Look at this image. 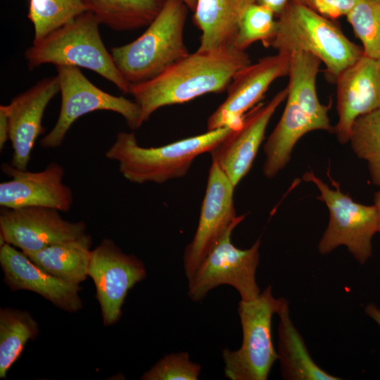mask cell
I'll return each instance as SVG.
<instances>
[{"mask_svg": "<svg viewBox=\"0 0 380 380\" xmlns=\"http://www.w3.org/2000/svg\"><path fill=\"white\" fill-rule=\"evenodd\" d=\"M251 63L246 51L234 46L189 53L156 77L129 85L142 123L160 108L190 101L227 89L234 76Z\"/></svg>", "mask_w": 380, "mask_h": 380, "instance_id": "obj_1", "label": "cell"}, {"mask_svg": "<svg viewBox=\"0 0 380 380\" xmlns=\"http://www.w3.org/2000/svg\"><path fill=\"white\" fill-rule=\"evenodd\" d=\"M234 129L224 127L158 147H142L134 133L120 132L106 157L119 164V170L128 181L163 184L185 176L194 159L210 153Z\"/></svg>", "mask_w": 380, "mask_h": 380, "instance_id": "obj_2", "label": "cell"}, {"mask_svg": "<svg viewBox=\"0 0 380 380\" xmlns=\"http://www.w3.org/2000/svg\"><path fill=\"white\" fill-rule=\"evenodd\" d=\"M188 9L182 0H166L141 35L110 49L117 68L129 85L156 77L190 53L184 39Z\"/></svg>", "mask_w": 380, "mask_h": 380, "instance_id": "obj_3", "label": "cell"}, {"mask_svg": "<svg viewBox=\"0 0 380 380\" xmlns=\"http://www.w3.org/2000/svg\"><path fill=\"white\" fill-rule=\"evenodd\" d=\"M274 37L268 43L278 53L303 52L317 57L333 78L362 54L332 21L295 0L277 15Z\"/></svg>", "mask_w": 380, "mask_h": 380, "instance_id": "obj_4", "label": "cell"}, {"mask_svg": "<svg viewBox=\"0 0 380 380\" xmlns=\"http://www.w3.org/2000/svg\"><path fill=\"white\" fill-rule=\"evenodd\" d=\"M100 25L96 16L87 11L32 43L25 52L29 68L46 63L84 68L112 82L123 93L129 94V84L102 41Z\"/></svg>", "mask_w": 380, "mask_h": 380, "instance_id": "obj_5", "label": "cell"}, {"mask_svg": "<svg viewBox=\"0 0 380 380\" xmlns=\"http://www.w3.org/2000/svg\"><path fill=\"white\" fill-rule=\"evenodd\" d=\"M284 298H275L271 286L250 301L240 300L238 314L243 339L236 350L222 349L224 374L230 380H266L278 356L272 336V321Z\"/></svg>", "mask_w": 380, "mask_h": 380, "instance_id": "obj_6", "label": "cell"}, {"mask_svg": "<svg viewBox=\"0 0 380 380\" xmlns=\"http://www.w3.org/2000/svg\"><path fill=\"white\" fill-rule=\"evenodd\" d=\"M303 178L317 186L319 191L317 198L326 204L329 212L328 226L317 246L319 253L327 255L344 246L360 264L364 265L372 255V240L379 229L374 205L355 202L343 193L339 184L333 179L334 189L312 172L305 173Z\"/></svg>", "mask_w": 380, "mask_h": 380, "instance_id": "obj_7", "label": "cell"}, {"mask_svg": "<svg viewBox=\"0 0 380 380\" xmlns=\"http://www.w3.org/2000/svg\"><path fill=\"white\" fill-rule=\"evenodd\" d=\"M245 217L238 216L188 280V296L191 300H202L210 290L222 284L236 289L244 301L252 300L260 293L255 277L260 239L247 249H240L232 242V232Z\"/></svg>", "mask_w": 380, "mask_h": 380, "instance_id": "obj_8", "label": "cell"}, {"mask_svg": "<svg viewBox=\"0 0 380 380\" xmlns=\"http://www.w3.org/2000/svg\"><path fill=\"white\" fill-rule=\"evenodd\" d=\"M61 94V106L58 120L40 141L44 148L61 145L72 125L79 118L96 110H110L122 115L132 129L143 124L141 110L135 101L110 94L93 84L74 66H56Z\"/></svg>", "mask_w": 380, "mask_h": 380, "instance_id": "obj_9", "label": "cell"}, {"mask_svg": "<svg viewBox=\"0 0 380 380\" xmlns=\"http://www.w3.org/2000/svg\"><path fill=\"white\" fill-rule=\"evenodd\" d=\"M87 276L95 284L103 324L108 327L120 319L128 291L146 278V270L135 255L105 239L91 251Z\"/></svg>", "mask_w": 380, "mask_h": 380, "instance_id": "obj_10", "label": "cell"}, {"mask_svg": "<svg viewBox=\"0 0 380 380\" xmlns=\"http://www.w3.org/2000/svg\"><path fill=\"white\" fill-rule=\"evenodd\" d=\"M234 185L224 172L212 162L198 226L191 241L184 251V269L188 280L237 219L234 202Z\"/></svg>", "mask_w": 380, "mask_h": 380, "instance_id": "obj_11", "label": "cell"}, {"mask_svg": "<svg viewBox=\"0 0 380 380\" xmlns=\"http://www.w3.org/2000/svg\"><path fill=\"white\" fill-rule=\"evenodd\" d=\"M290 55L277 53L245 66L234 76L225 100L210 115L207 131L224 127H241L245 115L262 99L278 78L287 76Z\"/></svg>", "mask_w": 380, "mask_h": 380, "instance_id": "obj_12", "label": "cell"}, {"mask_svg": "<svg viewBox=\"0 0 380 380\" xmlns=\"http://www.w3.org/2000/svg\"><path fill=\"white\" fill-rule=\"evenodd\" d=\"M59 213L46 207L2 208L1 245L7 243L23 253H33L86 234L84 222L67 221Z\"/></svg>", "mask_w": 380, "mask_h": 380, "instance_id": "obj_13", "label": "cell"}, {"mask_svg": "<svg viewBox=\"0 0 380 380\" xmlns=\"http://www.w3.org/2000/svg\"><path fill=\"white\" fill-rule=\"evenodd\" d=\"M286 96V87L268 102L255 106L245 115L241 127L210 152L212 162L220 167L235 187L251 168L267 125Z\"/></svg>", "mask_w": 380, "mask_h": 380, "instance_id": "obj_14", "label": "cell"}, {"mask_svg": "<svg viewBox=\"0 0 380 380\" xmlns=\"http://www.w3.org/2000/svg\"><path fill=\"white\" fill-rule=\"evenodd\" d=\"M11 179L0 184V205L6 208L46 207L67 212L72 206V190L63 184V167L49 163L43 170L30 172L3 164Z\"/></svg>", "mask_w": 380, "mask_h": 380, "instance_id": "obj_15", "label": "cell"}, {"mask_svg": "<svg viewBox=\"0 0 380 380\" xmlns=\"http://www.w3.org/2000/svg\"><path fill=\"white\" fill-rule=\"evenodd\" d=\"M336 82L338 120L334 133L344 144L349 141L355 120L380 108V59L363 53L336 77Z\"/></svg>", "mask_w": 380, "mask_h": 380, "instance_id": "obj_16", "label": "cell"}, {"mask_svg": "<svg viewBox=\"0 0 380 380\" xmlns=\"http://www.w3.org/2000/svg\"><path fill=\"white\" fill-rule=\"evenodd\" d=\"M60 91L57 76L44 78L8 104L11 165L25 170L37 139L44 132L42 118L46 106Z\"/></svg>", "mask_w": 380, "mask_h": 380, "instance_id": "obj_17", "label": "cell"}, {"mask_svg": "<svg viewBox=\"0 0 380 380\" xmlns=\"http://www.w3.org/2000/svg\"><path fill=\"white\" fill-rule=\"evenodd\" d=\"M0 265L4 281L12 291L34 292L69 312H75L82 308L79 285L49 274L12 245L7 243L1 245Z\"/></svg>", "mask_w": 380, "mask_h": 380, "instance_id": "obj_18", "label": "cell"}, {"mask_svg": "<svg viewBox=\"0 0 380 380\" xmlns=\"http://www.w3.org/2000/svg\"><path fill=\"white\" fill-rule=\"evenodd\" d=\"M282 115L264 145L265 160L262 172L267 179L275 177L291 159L293 147L307 133L324 130L308 109L289 96Z\"/></svg>", "mask_w": 380, "mask_h": 380, "instance_id": "obj_19", "label": "cell"}, {"mask_svg": "<svg viewBox=\"0 0 380 380\" xmlns=\"http://www.w3.org/2000/svg\"><path fill=\"white\" fill-rule=\"evenodd\" d=\"M256 0H197L193 20L201 31L197 50L214 51L234 46L240 20Z\"/></svg>", "mask_w": 380, "mask_h": 380, "instance_id": "obj_20", "label": "cell"}, {"mask_svg": "<svg viewBox=\"0 0 380 380\" xmlns=\"http://www.w3.org/2000/svg\"><path fill=\"white\" fill-rule=\"evenodd\" d=\"M277 315V356L282 379L286 380H339L321 368L312 358L304 339L290 317L289 304L284 298Z\"/></svg>", "mask_w": 380, "mask_h": 380, "instance_id": "obj_21", "label": "cell"}, {"mask_svg": "<svg viewBox=\"0 0 380 380\" xmlns=\"http://www.w3.org/2000/svg\"><path fill=\"white\" fill-rule=\"evenodd\" d=\"M91 237L55 243L33 253H24L34 263L49 274L77 284L86 279L91 258Z\"/></svg>", "mask_w": 380, "mask_h": 380, "instance_id": "obj_22", "label": "cell"}, {"mask_svg": "<svg viewBox=\"0 0 380 380\" xmlns=\"http://www.w3.org/2000/svg\"><path fill=\"white\" fill-rule=\"evenodd\" d=\"M88 11L100 24L115 31L147 27L162 10L166 0H84Z\"/></svg>", "mask_w": 380, "mask_h": 380, "instance_id": "obj_23", "label": "cell"}, {"mask_svg": "<svg viewBox=\"0 0 380 380\" xmlns=\"http://www.w3.org/2000/svg\"><path fill=\"white\" fill-rule=\"evenodd\" d=\"M39 334V325L25 310L1 308L0 310V378L20 356L25 346Z\"/></svg>", "mask_w": 380, "mask_h": 380, "instance_id": "obj_24", "label": "cell"}, {"mask_svg": "<svg viewBox=\"0 0 380 380\" xmlns=\"http://www.w3.org/2000/svg\"><path fill=\"white\" fill-rule=\"evenodd\" d=\"M87 11L84 0H29L28 18L34 30L33 43Z\"/></svg>", "mask_w": 380, "mask_h": 380, "instance_id": "obj_25", "label": "cell"}, {"mask_svg": "<svg viewBox=\"0 0 380 380\" xmlns=\"http://www.w3.org/2000/svg\"><path fill=\"white\" fill-rule=\"evenodd\" d=\"M349 141L356 156L367 161L372 182L380 186V108L355 120Z\"/></svg>", "mask_w": 380, "mask_h": 380, "instance_id": "obj_26", "label": "cell"}, {"mask_svg": "<svg viewBox=\"0 0 380 380\" xmlns=\"http://www.w3.org/2000/svg\"><path fill=\"white\" fill-rule=\"evenodd\" d=\"M346 18L363 53L380 59V0H357Z\"/></svg>", "mask_w": 380, "mask_h": 380, "instance_id": "obj_27", "label": "cell"}, {"mask_svg": "<svg viewBox=\"0 0 380 380\" xmlns=\"http://www.w3.org/2000/svg\"><path fill=\"white\" fill-rule=\"evenodd\" d=\"M273 11L263 5L258 3L251 5L240 20L234 46L246 51L258 41L267 46L277 31Z\"/></svg>", "mask_w": 380, "mask_h": 380, "instance_id": "obj_28", "label": "cell"}, {"mask_svg": "<svg viewBox=\"0 0 380 380\" xmlns=\"http://www.w3.org/2000/svg\"><path fill=\"white\" fill-rule=\"evenodd\" d=\"M201 366L190 360L187 352L163 356L140 378L142 380H196Z\"/></svg>", "mask_w": 380, "mask_h": 380, "instance_id": "obj_29", "label": "cell"}, {"mask_svg": "<svg viewBox=\"0 0 380 380\" xmlns=\"http://www.w3.org/2000/svg\"><path fill=\"white\" fill-rule=\"evenodd\" d=\"M331 20L346 16L357 0H295Z\"/></svg>", "mask_w": 380, "mask_h": 380, "instance_id": "obj_30", "label": "cell"}, {"mask_svg": "<svg viewBox=\"0 0 380 380\" xmlns=\"http://www.w3.org/2000/svg\"><path fill=\"white\" fill-rule=\"evenodd\" d=\"M10 123L7 105L0 106V149L2 150L9 139Z\"/></svg>", "mask_w": 380, "mask_h": 380, "instance_id": "obj_31", "label": "cell"}, {"mask_svg": "<svg viewBox=\"0 0 380 380\" xmlns=\"http://www.w3.org/2000/svg\"><path fill=\"white\" fill-rule=\"evenodd\" d=\"M289 0H256V3L270 8L275 15H279Z\"/></svg>", "mask_w": 380, "mask_h": 380, "instance_id": "obj_32", "label": "cell"}, {"mask_svg": "<svg viewBox=\"0 0 380 380\" xmlns=\"http://www.w3.org/2000/svg\"><path fill=\"white\" fill-rule=\"evenodd\" d=\"M365 311L380 327V308H378L373 303H370L366 306Z\"/></svg>", "mask_w": 380, "mask_h": 380, "instance_id": "obj_33", "label": "cell"}, {"mask_svg": "<svg viewBox=\"0 0 380 380\" xmlns=\"http://www.w3.org/2000/svg\"><path fill=\"white\" fill-rule=\"evenodd\" d=\"M374 206L376 208L379 215V233L380 234V191H377L374 195Z\"/></svg>", "mask_w": 380, "mask_h": 380, "instance_id": "obj_34", "label": "cell"}, {"mask_svg": "<svg viewBox=\"0 0 380 380\" xmlns=\"http://www.w3.org/2000/svg\"><path fill=\"white\" fill-rule=\"evenodd\" d=\"M187 6L189 9L194 11L196 5L197 0H182Z\"/></svg>", "mask_w": 380, "mask_h": 380, "instance_id": "obj_35", "label": "cell"}]
</instances>
